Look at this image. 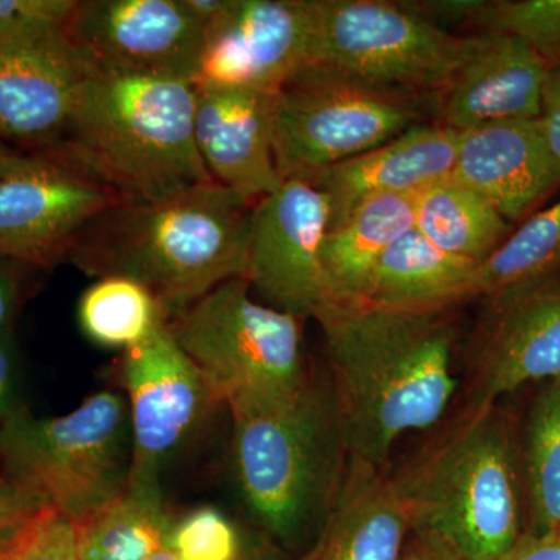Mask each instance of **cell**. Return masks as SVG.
Instances as JSON below:
<instances>
[{"label":"cell","instance_id":"1","mask_svg":"<svg viewBox=\"0 0 560 560\" xmlns=\"http://www.w3.org/2000/svg\"><path fill=\"white\" fill-rule=\"evenodd\" d=\"M313 319L350 456L388 467L401 438L448 418L460 388L448 311L327 302Z\"/></svg>","mask_w":560,"mask_h":560},{"label":"cell","instance_id":"2","mask_svg":"<svg viewBox=\"0 0 560 560\" xmlns=\"http://www.w3.org/2000/svg\"><path fill=\"white\" fill-rule=\"evenodd\" d=\"M389 478L411 533L453 560H499L526 534L514 420L499 404H463Z\"/></svg>","mask_w":560,"mask_h":560},{"label":"cell","instance_id":"3","mask_svg":"<svg viewBox=\"0 0 560 560\" xmlns=\"http://www.w3.org/2000/svg\"><path fill=\"white\" fill-rule=\"evenodd\" d=\"M254 205L215 180L167 200L120 202L92 221L69 260L95 279L142 283L168 323L221 283L245 278Z\"/></svg>","mask_w":560,"mask_h":560},{"label":"cell","instance_id":"4","mask_svg":"<svg viewBox=\"0 0 560 560\" xmlns=\"http://www.w3.org/2000/svg\"><path fill=\"white\" fill-rule=\"evenodd\" d=\"M243 504L282 551L307 550L340 495L350 453L324 372L282 399L230 408Z\"/></svg>","mask_w":560,"mask_h":560},{"label":"cell","instance_id":"5","mask_svg":"<svg viewBox=\"0 0 560 560\" xmlns=\"http://www.w3.org/2000/svg\"><path fill=\"white\" fill-rule=\"evenodd\" d=\"M194 81L91 70L61 138L65 151L124 205L212 183L195 143Z\"/></svg>","mask_w":560,"mask_h":560},{"label":"cell","instance_id":"6","mask_svg":"<svg viewBox=\"0 0 560 560\" xmlns=\"http://www.w3.org/2000/svg\"><path fill=\"white\" fill-rule=\"evenodd\" d=\"M130 469V412L114 390L55 418L22 404L0 433V470L73 523L117 499Z\"/></svg>","mask_w":560,"mask_h":560},{"label":"cell","instance_id":"7","mask_svg":"<svg viewBox=\"0 0 560 560\" xmlns=\"http://www.w3.org/2000/svg\"><path fill=\"white\" fill-rule=\"evenodd\" d=\"M249 290L245 279L228 280L168 320L213 400L228 410L291 396L313 374L304 318L260 304Z\"/></svg>","mask_w":560,"mask_h":560},{"label":"cell","instance_id":"8","mask_svg":"<svg viewBox=\"0 0 560 560\" xmlns=\"http://www.w3.org/2000/svg\"><path fill=\"white\" fill-rule=\"evenodd\" d=\"M415 98L335 70L305 66L275 95L272 149L280 179L320 172L389 142L420 124Z\"/></svg>","mask_w":560,"mask_h":560},{"label":"cell","instance_id":"9","mask_svg":"<svg viewBox=\"0 0 560 560\" xmlns=\"http://www.w3.org/2000/svg\"><path fill=\"white\" fill-rule=\"evenodd\" d=\"M311 61L381 90L441 91L469 51L471 36L442 31L405 2L315 0Z\"/></svg>","mask_w":560,"mask_h":560},{"label":"cell","instance_id":"10","mask_svg":"<svg viewBox=\"0 0 560 560\" xmlns=\"http://www.w3.org/2000/svg\"><path fill=\"white\" fill-rule=\"evenodd\" d=\"M120 201L57 147L22 154L0 178V257L49 271Z\"/></svg>","mask_w":560,"mask_h":560},{"label":"cell","instance_id":"11","mask_svg":"<svg viewBox=\"0 0 560 560\" xmlns=\"http://www.w3.org/2000/svg\"><path fill=\"white\" fill-rule=\"evenodd\" d=\"M120 377L131 425L128 485H160L162 466L217 407L215 400L167 320L124 350Z\"/></svg>","mask_w":560,"mask_h":560},{"label":"cell","instance_id":"12","mask_svg":"<svg viewBox=\"0 0 560 560\" xmlns=\"http://www.w3.org/2000/svg\"><path fill=\"white\" fill-rule=\"evenodd\" d=\"M329 221V200L318 187L282 180L254 205L243 279L271 307L313 318L329 302L323 268Z\"/></svg>","mask_w":560,"mask_h":560},{"label":"cell","instance_id":"13","mask_svg":"<svg viewBox=\"0 0 560 560\" xmlns=\"http://www.w3.org/2000/svg\"><path fill=\"white\" fill-rule=\"evenodd\" d=\"M65 27L92 70L194 83L208 33L184 0H77Z\"/></svg>","mask_w":560,"mask_h":560},{"label":"cell","instance_id":"14","mask_svg":"<svg viewBox=\"0 0 560 560\" xmlns=\"http://www.w3.org/2000/svg\"><path fill=\"white\" fill-rule=\"evenodd\" d=\"M315 0H232L206 33L195 84L276 94L311 61Z\"/></svg>","mask_w":560,"mask_h":560},{"label":"cell","instance_id":"15","mask_svg":"<svg viewBox=\"0 0 560 560\" xmlns=\"http://www.w3.org/2000/svg\"><path fill=\"white\" fill-rule=\"evenodd\" d=\"M464 404H499L529 383L560 377V271L485 300Z\"/></svg>","mask_w":560,"mask_h":560},{"label":"cell","instance_id":"16","mask_svg":"<svg viewBox=\"0 0 560 560\" xmlns=\"http://www.w3.org/2000/svg\"><path fill=\"white\" fill-rule=\"evenodd\" d=\"M91 70L60 22H31L0 40V135L54 147Z\"/></svg>","mask_w":560,"mask_h":560},{"label":"cell","instance_id":"17","mask_svg":"<svg viewBox=\"0 0 560 560\" xmlns=\"http://www.w3.org/2000/svg\"><path fill=\"white\" fill-rule=\"evenodd\" d=\"M510 223L525 221L560 186V167L539 119L504 120L459 132L451 175Z\"/></svg>","mask_w":560,"mask_h":560},{"label":"cell","instance_id":"18","mask_svg":"<svg viewBox=\"0 0 560 560\" xmlns=\"http://www.w3.org/2000/svg\"><path fill=\"white\" fill-rule=\"evenodd\" d=\"M195 88V143L210 178L250 202L278 190L282 179L272 149L276 94L200 84Z\"/></svg>","mask_w":560,"mask_h":560},{"label":"cell","instance_id":"19","mask_svg":"<svg viewBox=\"0 0 560 560\" xmlns=\"http://www.w3.org/2000/svg\"><path fill=\"white\" fill-rule=\"evenodd\" d=\"M548 72L547 62L517 36L478 33L445 88L441 125L463 132L493 121L539 119Z\"/></svg>","mask_w":560,"mask_h":560},{"label":"cell","instance_id":"20","mask_svg":"<svg viewBox=\"0 0 560 560\" xmlns=\"http://www.w3.org/2000/svg\"><path fill=\"white\" fill-rule=\"evenodd\" d=\"M459 132L419 124L377 149L334 165L311 180L329 200V230L361 202L382 195H418L448 178Z\"/></svg>","mask_w":560,"mask_h":560},{"label":"cell","instance_id":"21","mask_svg":"<svg viewBox=\"0 0 560 560\" xmlns=\"http://www.w3.org/2000/svg\"><path fill=\"white\" fill-rule=\"evenodd\" d=\"M388 469L350 456L323 528L293 560H404L411 525Z\"/></svg>","mask_w":560,"mask_h":560},{"label":"cell","instance_id":"22","mask_svg":"<svg viewBox=\"0 0 560 560\" xmlns=\"http://www.w3.org/2000/svg\"><path fill=\"white\" fill-rule=\"evenodd\" d=\"M416 195H382L361 202L327 231L323 248L329 302H364L383 254L415 230Z\"/></svg>","mask_w":560,"mask_h":560},{"label":"cell","instance_id":"23","mask_svg":"<svg viewBox=\"0 0 560 560\" xmlns=\"http://www.w3.org/2000/svg\"><path fill=\"white\" fill-rule=\"evenodd\" d=\"M478 267L411 230L383 254L364 302L407 311H451L474 300Z\"/></svg>","mask_w":560,"mask_h":560},{"label":"cell","instance_id":"24","mask_svg":"<svg viewBox=\"0 0 560 560\" xmlns=\"http://www.w3.org/2000/svg\"><path fill=\"white\" fill-rule=\"evenodd\" d=\"M415 230L444 253L481 265L510 237L512 224L448 176L416 195Z\"/></svg>","mask_w":560,"mask_h":560},{"label":"cell","instance_id":"25","mask_svg":"<svg viewBox=\"0 0 560 560\" xmlns=\"http://www.w3.org/2000/svg\"><path fill=\"white\" fill-rule=\"evenodd\" d=\"M73 525L79 560H150L167 540L172 521L160 485H128Z\"/></svg>","mask_w":560,"mask_h":560},{"label":"cell","instance_id":"26","mask_svg":"<svg viewBox=\"0 0 560 560\" xmlns=\"http://www.w3.org/2000/svg\"><path fill=\"white\" fill-rule=\"evenodd\" d=\"M526 534H560V377L540 383L518 434Z\"/></svg>","mask_w":560,"mask_h":560},{"label":"cell","instance_id":"27","mask_svg":"<svg viewBox=\"0 0 560 560\" xmlns=\"http://www.w3.org/2000/svg\"><path fill=\"white\" fill-rule=\"evenodd\" d=\"M560 271V200L534 212L478 267L474 300H490Z\"/></svg>","mask_w":560,"mask_h":560},{"label":"cell","instance_id":"28","mask_svg":"<svg viewBox=\"0 0 560 560\" xmlns=\"http://www.w3.org/2000/svg\"><path fill=\"white\" fill-rule=\"evenodd\" d=\"M165 320L151 291L124 276L98 278L79 302L80 329L102 348L127 350Z\"/></svg>","mask_w":560,"mask_h":560},{"label":"cell","instance_id":"29","mask_svg":"<svg viewBox=\"0 0 560 560\" xmlns=\"http://www.w3.org/2000/svg\"><path fill=\"white\" fill-rule=\"evenodd\" d=\"M480 28L517 36L539 54L548 68L560 65V0L488 2Z\"/></svg>","mask_w":560,"mask_h":560},{"label":"cell","instance_id":"30","mask_svg":"<svg viewBox=\"0 0 560 560\" xmlns=\"http://www.w3.org/2000/svg\"><path fill=\"white\" fill-rule=\"evenodd\" d=\"M165 544L180 560H243L250 547L234 523L212 506L198 508L172 523Z\"/></svg>","mask_w":560,"mask_h":560},{"label":"cell","instance_id":"31","mask_svg":"<svg viewBox=\"0 0 560 560\" xmlns=\"http://www.w3.org/2000/svg\"><path fill=\"white\" fill-rule=\"evenodd\" d=\"M0 560H79L75 525L61 512L47 508L31 528L0 550Z\"/></svg>","mask_w":560,"mask_h":560},{"label":"cell","instance_id":"32","mask_svg":"<svg viewBox=\"0 0 560 560\" xmlns=\"http://www.w3.org/2000/svg\"><path fill=\"white\" fill-rule=\"evenodd\" d=\"M47 508L46 501L0 470V550L31 528Z\"/></svg>","mask_w":560,"mask_h":560},{"label":"cell","instance_id":"33","mask_svg":"<svg viewBox=\"0 0 560 560\" xmlns=\"http://www.w3.org/2000/svg\"><path fill=\"white\" fill-rule=\"evenodd\" d=\"M77 0H0V40L35 21L65 24Z\"/></svg>","mask_w":560,"mask_h":560},{"label":"cell","instance_id":"34","mask_svg":"<svg viewBox=\"0 0 560 560\" xmlns=\"http://www.w3.org/2000/svg\"><path fill=\"white\" fill-rule=\"evenodd\" d=\"M405 3L423 20L448 32V27L466 24L480 27L482 11L488 5V0H419Z\"/></svg>","mask_w":560,"mask_h":560},{"label":"cell","instance_id":"35","mask_svg":"<svg viewBox=\"0 0 560 560\" xmlns=\"http://www.w3.org/2000/svg\"><path fill=\"white\" fill-rule=\"evenodd\" d=\"M33 268L0 257V334L13 329L14 320L28 294Z\"/></svg>","mask_w":560,"mask_h":560},{"label":"cell","instance_id":"36","mask_svg":"<svg viewBox=\"0 0 560 560\" xmlns=\"http://www.w3.org/2000/svg\"><path fill=\"white\" fill-rule=\"evenodd\" d=\"M21 405L20 352L13 327L0 334V433Z\"/></svg>","mask_w":560,"mask_h":560},{"label":"cell","instance_id":"37","mask_svg":"<svg viewBox=\"0 0 560 560\" xmlns=\"http://www.w3.org/2000/svg\"><path fill=\"white\" fill-rule=\"evenodd\" d=\"M539 121L548 149L560 167V65L550 69L545 81Z\"/></svg>","mask_w":560,"mask_h":560},{"label":"cell","instance_id":"38","mask_svg":"<svg viewBox=\"0 0 560 560\" xmlns=\"http://www.w3.org/2000/svg\"><path fill=\"white\" fill-rule=\"evenodd\" d=\"M499 560H560V534L528 536Z\"/></svg>","mask_w":560,"mask_h":560},{"label":"cell","instance_id":"39","mask_svg":"<svg viewBox=\"0 0 560 560\" xmlns=\"http://www.w3.org/2000/svg\"><path fill=\"white\" fill-rule=\"evenodd\" d=\"M404 560H453L440 545L411 533L405 548Z\"/></svg>","mask_w":560,"mask_h":560},{"label":"cell","instance_id":"40","mask_svg":"<svg viewBox=\"0 0 560 560\" xmlns=\"http://www.w3.org/2000/svg\"><path fill=\"white\" fill-rule=\"evenodd\" d=\"M232 0H184L187 9L195 14L201 24L209 28L220 16L226 13Z\"/></svg>","mask_w":560,"mask_h":560},{"label":"cell","instance_id":"41","mask_svg":"<svg viewBox=\"0 0 560 560\" xmlns=\"http://www.w3.org/2000/svg\"><path fill=\"white\" fill-rule=\"evenodd\" d=\"M243 560H293V558H289L285 551L280 550L275 544L261 536L259 540L250 544L249 550Z\"/></svg>","mask_w":560,"mask_h":560},{"label":"cell","instance_id":"42","mask_svg":"<svg viewBox=\"0 0 560 560\" xmlns=\"http://www.w3.org/2000/svg\"><path fill=\"white\" fill-rule=\"evenodd\" d=\"M22 153L11 150L5 142H3V136L0 135V178L7 175L11 168L16 165V162L21 160Z\"/></svg>","mask_w":560,"mask_h":560},{"label":"cell","instance_id":"43","mask_svg":"<svg viewBox=\"0 0 560 560\" xmlns=\"http://www.w3.org/2000/svg\"><path fill=\"white\" fill-rule=\"evenodd\" d=\"M150 560H180L179 556L168 547L167 544L162 545L160 550L151 556Z\"/></svg>","mask_w":560,"mask_h":560}]
</instances>
